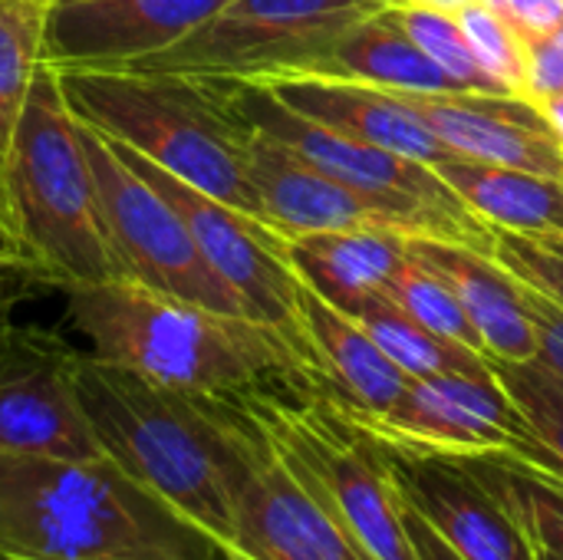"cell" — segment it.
I'll return each mask as SVG.
<instances>
[{"label": "cell", "instance_id": "6da1fadb", "mask_svg": "<svg viewBox=\"0 0 563 560\" xmlns=\"http://www.w3.org/2000/svg\"><path fill=\"white\" fill-rule=\"evenodd\" d=\"M63 297L86 353L168 389L234 399L317 386L303 340L280 327L188 304L129 277L73 284Z\"/></svg>", "mask_w": 563, "mask_h": 560}, {"label": "cell", "instance_id": "7a4b0ae2", "mask_svg": "<svg viewBox=\"0 0 563 560\" xmlns=\"http://www.w3.org/2000/svg\"><path fill=\"white\" fill-rule=\"evenodd\" d=\"M73 380L99 452L224 554L234 538V479L247 436L241 406L168 389L79 350Z\"/></svg>", "mask_w": 563, "mask_h": 560}, {"label": "cell", "instance_id": "3957f363", "mask_svg": "<svg viewBox=\"0 0 563 560\" xmlns=\"http://www.w3.org/2000/svg\"><path fill=\"white\" fill-rule=\"evenodd\" d=\"M0 560H224V554L106 455H0Z\"/></svg>", "mask_w": 563, "mask_h": 560}, {"label": "cell", "instance_id": "277c9868", "mask_svg": "<svg viewBox=\"0 0 563 560\" xmlns=\"http://www.w3.org/2000/svg\"><path fill=\"white\" fill-rule=\"evenodd\" d=\"M56 79L82 125L264 221L247 178L251 125L224 86L135 66L56 69Z\"/></svg>", "mask_w": 563, "mask_h": 560}, {"label": "cell", "instance_id": "5b68a950", "mask_svg": "<svg viewBox=\"0 0 563 560\" xmlns=\"http://www.w3.org/2000/svg\"><path fill=\"white\" fill-rule=\"evenodd\" d=\"M0 218L20 257L49 287L125 277L106 231L82 122L46 63L0 162Z\"/></svg>", "mask_w": 563, "mask_h": 560}, {"label": "cell", "instance_id": "8992f818", "mask_svg": "<svg viewBox=\"0 0 563 560\" xmlns=\"http://www.w3.org/2000/svg\"><path fill=\"white\" fill-rule=\"evenodd\" d=\"M257 419L284 465L356 535L376 560H422L386 449L317 386L234 396Z\"/></svg>", "mask_w": 563, "mask_h": 560}, {"label": "cell", "instance_id": "52a82bcc", "mask_svg": "<svg viewBox=\"0 0 563 560\" xmlns=\"http://www.w3.org/2000/svg\"><path fill=\"white\" fill-rule=\"evenodd\" d=\"M389 0H231L172 50L135 69L267 86L310 76L333 40Z\"/></svg>", "mask_w": 563, "mask_h": 560}, {"label": "cell", "instance_id": "ba28073f", "mask_svg": "<svg viewBox=\"0 0 563 560\" xmlns=\"http://www.w3.org/2000/svg\"><path fill=\"white\" fill-rule=\"evenodd\" d=\"M247 178L264 221L284 238L320 231H396L406 238H435L495 254V228L482 218L435 205H402L363 195L257 129L247 135Z\"/></svg>", "mask_w": 563, "mask_h": 560}, {"label": "cell", "instance_id": "9c48e42d", "mask_svg": "<svg viewBox=\"0 0 563 560\" xmlns=\"http://www.w3.org/2000/svg\"><path fill=\"white\" fill-rule=\"evenodd\" d=\"M82 139L102 198L106 231L122 274L148 290L247 317L238 294L201 257L188 224L172 208V201L152 188L106 135L82 125Z\"/></svg>", "mask_w": 563, "mask_h": 560}, {"label": "cell", "instance_id": "30bf717a", "mask_svg": "<svg viewBox=\"0 0 563 560\" xmlns=\"http://www.w3.org/2000/svg\"><path fill=\"white\" fill-rule=\"evenodd\" d=\"M346 416L396 455L538 459L534 432L495 376H412L406 393L386 413Z\"/></svg>", "mask_w": 563, "mask_h": 560}, {"label": "cell", "instance_id": "8fae6325", "mask_svg": "<svg viewBox=\"0 0 563 560\" xmlns=\"http://www.w3.org/2000/svg\"><path fill=\"white\" fill-rule=\"evenodd\" d=\"M112 145L152 188H158L172 201V208L188 224L201 257L238 294L247 317L280 327L300 340L297 300H300L303 284L287 261V238L277 234L261 218H251V215L205 195L201 188L168 175L165 168L122 149L119 142H112Z\"/></svg>", "mask_w": 563, "mask_h": 560}, {"label": "cell", "instance_id": "7c38bea8", "mask_svg": "<svg viewBox=\"0 0 563 560\" xmlns=\"http://www.w3.org/2000/svg\"><path fill=\"white\" fill-rule=\"evenodd\" d=\"M244 413V455L234 479V538L224 554L244 560H376L356 535L277 455Z\"/></svg>", "mask_w": 563, "mask_h": 560}, {"label": "cell", "instance_id": "4fadbf2b", "mask_svg": "<svg viewBox=\"0 0 563 560\" xmlns=\"http://www.w3.org/2000/svg\"><path fill=\"white\" fill-rule=\"evenodd\" d=\"M63 340L36 327L0 337V455L99 459Z\"/></svg>", "mask_w": 563, "mask_h": 560}, {"label": "cell", "instance_id": "5bb4252c", "mask_svg": "<svg viewBox=\"0 0 563 560\" xmlns=\"http://www.w3.org/2000/svg\"><path fill=\"white\" fill-rule=\"evenodd\" d=\"M218 86L228 89L234 109L241 112V119L251 129L287 145L290 152H297L303 162L327 172L330 178H336L363 195L383 198V201L468 211L462 205V198L442 182V175L432 165L396 155V152L369 145V142H360L353 135L333 132L313 119H303L294 109H287L280 99H274L264 86H244V83H218Z\"/></svg>", "mask_w": 563, "mask_h": 560}, {"label": "cell", "instance_id": "9a60e30c", "mask_svg": "<svg viewBox=\"0 0 563 560\" xmlns=\"http://www.w3.org/2000/svg\"><path fill=\"white\" fill-rule=\"evenodd\" d=\"M231 0H53L46 13V66L119 69L145 63Z\"/></svg>", "mask_w": 563, "mask_h": 560}, {"label": "cell", "instance_id": "2e32d148", "mask_svg": "<svg viewBox=\"0 0 563 560\" xmlns=\"http://www.w3.org/2000/svg\"><path fill=\"white\" fill-rule=\"evenodd\" d=\"M386 455L402 502L459 558L538 560V545L468 459Z\"/></svg>", "mask_w": 563, "mask_h": 560}, {"label": "cell", "instance_id": "e0dca14e", "mask_svg": "<svg viewBox=\"0 0 563 560\" xmlns=\"http://www.w3.org/2000/svg\"><path fill=\"white\" fill-rule=\"evenodd\" d=\"M396 96L462 158L563 178V142L548 116L521 96Z\"/></svg>", "mask_w": 563, "mask_h": 560}, {"label": "cell", "instance_id": "ac0fdd59", "mask_svg": "<svg viewBox=\"0 0 563 560\" xmlns=\"http://www.w3.org/2000/svg\"><path fill=\"white\" fill-rule=\"evenodd\" d=\"M297 327L313 366L317 389L353 416H376L396 406L409 380L376 340L343 310L300 287Z\"/></svg>", "mask_w": 563, "mask_h": 560}, {"label": "cell", "instance_id": "d6986e66", "mask_svg": "<svg viewBox=\"0 0 563 560\" xmlns=\"http://www.w3.org/2000/svg\"><path fill=\"white\" fill-rule=\"evenodd\" d=\"M264 89L303 119H313L360 142L389 149L396 155L426 162L432 168L462 158L396 92L363 83H346V79H320V76L277 79L267 83Z\"/></svg>", "mask_w": 563, "mask_h": 560}, {"label": "cell", "instance_id": "ffe728a7", "mask_svg": "<svg viewBox=\"0 0 563 560\" xmlns=\"http://www.w3.org/2000/svg\"><path fill=\"white\" fill-rule=\"evenodd\" d=\"M406 248L459 297L485 343V356L511 363L538 360V333L521 304L518 281L492 254L435 238H409Z\"/></svg>", "mask_w": 563, "mask_h": 560}, {"label": "cell", "instance_id": "44dd1931", "mask_svg": "<svg viewBox=\"0 0 563 560\" xmlns=\"http://www.w3.org/2000/svg\"><path fill=\"white\" fill-rule=\"evenodd\" d=\"M406 241L396 231H320L287 238V261L303 287L353 317L369 297L386 294L406 261Z\"/></svg>", "mask_w": 563, "mask_h": 560}, {"label": "cell", "instance_id": "7402d4cb", "mask_svg": "<svg viewBox=\"0 0 563 560\" xmlns=\"http://www.w3.org/2000/svg\"><path fill=\"white\" fill-rule=\"evenodd\" d=\"M310 76L363 83L386 92H459L455 83L402 30L389 3L346 26Z\"/></svg>", "mask_w": 563, "mask_h": 560}, {"label": "cell", "instance_id": "603a6c76", "mask_svg": "<svg viewBox=\"0 0 563 560\" xmlns=\"http://www.w3.org/2000/svg\"><path fill=\"white\" fill-rule=\"evenodd\" d=\"M435 172L485 224L518 234L563 238V178L472 158L442 162Z\"/></svg>", "mask_w": 563, "mask_h": 560}, {"label": "cell", "instance_id": "cb8c5ba5", "mask_svg": "<svg viewBox=\"0 0 563 560\" xmlns=\"http://www.w3.org/2000/svg\"><path fill=\"white\" fill-rule=\"evenodd\" d=\"M353 320L376 340V347L406 373V376H442V373H459V376H478L488 380L492 363L485 353L462 347L455 340H445L422 323H416L402 307H396L386 294L369 297Z\"/></svg>", "mask_w": 563, "mask_h": 560}, {"label": "cell", "instance_id": "d4e9b609", "mask_svg": "<svg viewBox=\"0 0 563 560\" xmlns=\"http://www.w3.org/2000/svg\"><path fill=\"white\" fill-rule=\"evenodd\" d=\"M46 13L49 0H0V162L46 63Z\"/></svg>", "mask_w": 563, "mask_h": 560}, {"label": "cell", "instance_id": "484cf974", "mask_svg": "<svg viewBox=\"0 0 563 560\" xmlns=\"http://www.w3.org/2000/svg\"><path fill=\"white\" fill-rule=\"evenodd\" d=\"M505 498L528 538L563 558V479L515 459H468Z\"/></svg>", "mask_w": 563, "mask_h": 560}, {"label": "cell", "instance_id": "4316f807", "mask_svg": "<svg viewBox=\"0 0 563 560\" xmlns=\"http://www.w3.org/2000/svg\"><path fill=\"white\" fill-rule=\"evenodd\" d=\"M488 363L538 439V459L525 465H538L563 479V380L541 360L511 363L488 356Z\"/></svg>", "mask_w": 563, "mask_h": 560}, {"label": "cell", "instance_id": "83f0119b", "mask_svg": "<svg viewBox=\"0 0 563 560\" xmlns=\"http://www.w3.org/2000/svg\"><path fill=\"white\" fill-rule=\"evenodd\" d=\"M402 30L416 40V46L455 83L459 92L472 96H511L505 92L475 59L472 43L462 30L459 13L422 10V7H393Z\"/></svg>", "mask_w": 563, "mask_h": 560}, {"label": "cell", "instance_id": "f1b7e54d", "mask_svg": "<svg viewBox=\"0 0 563 560\" xmlns=\"http://www.w3.org/2000/svg\"><path fill=\"white\" fill-rule=\"evenodd\" d=\"M386 297L402 307L416 323H422L426 330L455 340L462 347H472L478 353H485V343L475 330V323L468 320L465 307L459 304V297L449 290V284L442 277H435L432 271H426L406 248V261L396 267V274L386 284Z\"/></svg>", "mask_w": 563, "mask_h": 560}, {"label": "cell", "instance_id": "f546056e", "mask_svg": "<svg viewBox=\"0 0 563 560\" xmlns=\"http://www.w3.org/2000/svg\"><path fill=\"white\" fill-rule=\"evenodd\" d=\"M462 30L472 43L475 59L482 63V69L511 96L525 99V86H528V56H525V40L485 3L475 0L472 7H465L459 13Z\"/></svg>", "mask_w": 563, "mask_h": 560}, {"label": "cell", "instance_id": "4dcf8cb0", "mask_svg": "<svg viewBox=\"0 0 563 560\" xmlns=\"http://www.w3.org/2000/svg\"><path fill=\"white\" fill-rule=\"evenodd\" d=\"M508 274L538 287L563 307V238L561 234H518L495 228V254Z\"/></svg>", "mask_w": 563, "mask_h": 560}, {"label": "cell", "instance_id": "1f68e13d", "mask_svg": "<svg viewBox=\"0 0 563 560\" xmlns=\"http://www.w3.org/2000/svg\"><path fill=\"white\" fill-rule=\"evenodd\" d=\"M525 56H528L525 99L541 106L554 96H563V23L551 33L525 43Z\"/></svg>", "mask_w": 563, "mask_h": 560}, {"label": "cell", "instance_id": "d6a6232c", "mask_svg": "<svg viewBox=\"0 0 563 560\" xmlns=\"http://www.w3.org/2000/svg\"><path fill=\"white\" fill-rule=\"evenodd\" d=\"M518 294H521V304L538 333V360L548 363L563 380V307H558L551 297H544L538 287L525 284V281H518Z\"/></svg>", "mask_w": 563, "mask_h": 560}, {"label": "cell", "instance_id": "836d02e7", "mask_svg": "<svg viewBox=\"0 0 563 560\" xmlns=\"http://www.w3.org/2000/svg\"><path fill=\"white\" fill-rule=\"evenodd\" d=\"M525 43L563 23V0H485Z\"/></svg>", "mask_w": 563, "mask_h": 560}, {"label": "cell", "instance_id": "e575fe53", "mask_svg": "<svg viewBox=\"0 0 563 560\" xmlns=\"http://www.w3.org/2000/svg\"><path fill=\"white\" fill-rule=\"evenodd\" d=\"M43 284L40 274L20 254H0V337L13 327V310L26 300V290Z\"/></svg>", "mask_w": 563, "mask_h": 560}, {"label": "cell", "instance_id": "d590c367", "mask_svg": "<svg viewBox=\"0 0 563 560\" xmlns=\"http://www.w3.org/2000/svg\"><path fill=\"white\" fill-rule=\"evenodd\" d=\"M406 528H409V538H412V545H416L422 560H462L409 505H406Z\"/></svg>", "mask_w": 563, "mask_h": 560}, {"label": "cell", "instance_id": "8d00e7d4", "mask_svg": "<svg viewBox=\"0 0 563 560\" xmlns=\"http://www.w3.org/2000/svg\"><path fill=\"white\" fill-rule=\"evenodd\" d=\"M475 0H389V7H422V10H442V13H462Z\"/></svg>", "mask_w": 563, "mask_h": 560}, {"label": "cell", "instance_id": "74e56055", "mask_svg": "<svg viewBox=\"0 0 563 560\" xmlns=\"http://www.w3.org/2000/svg\"><path fill=\"white\" fill-rule=\"evenodd\" d=\"M544 116H548V122H551V129L558 132V139L563 142V96H554V99H548V102H541L538 106Z\"/></svg>", "mask_w": 563, "mask_h": 560}, {"label": "cell", "instance_id": "f35d334b", "mask_svg": "<svg viewBox=\"0 0 563 560\" xmlns=\"http://www.w3.org/2000/svg\"><path fill=\"white\" fill-rule=\"evenodd\" d=\"M0 254H20L13 234H10V228L3 224V218H0Z\"/></svg>", "mask_w": 563, "mask_h": 560}, {"label": "cell", "instance_id": "ab89813d", "mask_svg": "<svg viewBox=\"0 0 563 560\" xmlns=\"http://www.w3.org/2000/svg\"><path fill=\"white\" fill-rule=\"evenodd\" d=\"M538 560H563L558 554H551V551H544V548H538Z\"/></svg>", "mask_w": 563, "mask_h": 560}, {"label": "cell", "instance_id": "60d3db41", "mask_svg": "<svg viewBox=\"0 0 563 560\" xmlns=\"http://www.w3.org/2000/svg\"><path fill=\"white\" fill-rule=\"evenodd\" d=\"M224 560H244V558H234V554H224Z\"/></svg>", "mask_w": 563, "mask_h": 560}, {"label": "cell", "instance_id": "b9f144b4", "mask_svg": "<svg viewBox=\"0 0 563 560\" xmlns=\"http://www.w3.org/2000/svg\"><path fill=\"white\" fill-rule=\"evenodd\" d=\"M49 3H53V0H49Z\"/></svg>", "mask_w": 563, "mask_h": 560}]
</instances>
